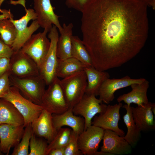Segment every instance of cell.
<instances>
[{
	"instance_id": "6da1fadb",
	"label": "cell",
	"mask_w": 155,
	"mask_h": 155,
	"mask_svg": "<svg viewBox=\"0 0 155 155\" xmlns=\"http://www.w3.org/2000/svg\"><path fill=\"white\" fill-rule=\"evenodd\" d=\"M147 5L139 0H90L82 13V41L100 71L120 67L144 46Z\"/></svg>"
},
{
	"instance_id": "7a4b0ae2",
	"label": "cell",
	"mask_w": 155,
	"mask_h": 155,
	"mask_svg": "<svg viewBox=\"0 0 155 155\" xmlns=\"http://www.w3.org/2000/svg\"><path fill=\"white\" fill-rule=\"evenodd\" d=\"M15 2L24 7L26 13L19 20H14L13 18L10 19L14 24L17 33L16 37L11 46L14 51L20 49L33 33L40 27L36 20L37 16L34 10L26 8L25 0H19Z\"/></svg>"
},
{
	"instance_id": "3957f363",
	"label": "cell",
	"mask_w": 155,
	"mask_h": 155,
	"mask_svg": "<svg viewBox=\"0 0 155 155\" xmlns=\"http://www.w3.org/2000/svg\"><path fill=\"white\" fill-rule=\"evenodd\" d=\"M9 79L11 86L17 88L26 98L40 105L46 84L40 75L22 78L10 75Z\"/></svg>"
},
{
	"instance_id": "277c9868",
	"label": "cell",
	"mask_w": 155,
	"mask_h": 155,
	"mask_svg": "<svg viewBox=\"0 0 155 155\" xmlns=\"http://www.w3.org/2000/svg\"><path fill=\"white\" fill-rule=\"evenodd\" d=\"M12 104L22 116L25 127L31 123L40 115L43 109L22 95L16 87L11 86L8 90L1 97Z\"/></svg>"
},
{
	"instance_id": "5b68a950",
	"label": "cell",
	"mask_w": 155,
	"mask_h": 155,
	"mask_svg": "<svg viewBox=\"0 0 155 155\" xmlns=\"http://www.w3.org/2000/svg\"><path fill=\"white\" fill-rule=\"evenodd\" d=\"M60 84L69 108L82 99L85 93L87 85L86 75L84 70L63 78Z\"/></svg>"
},
{
	"instance_id": "8992f818",
	"label": "cell",
	"mask_w": 155,
	"mask_h": 155,
	"mask_svg": "<svg viewBox=\"0 0 155 155\" xmlns=\"http://www.w3.org/2000/svg\"><path fill=\"white\" fill-rule=\"evenodd\" d=\"M60 80L57 77L48 85L40 105L43 109L52 114H61L69 108L61 86Z\"/></svg>"
},
{
	"instance_id": "52a82bcc",
	"label": "cell",
	"mask_w": 155,
	"mask_h": 155,
	"mask_svg": "<svg viewBox=\"0 0 155 155\" xmlns=\"http://www.w3.org/2000/svg\"><path fill=\"white\" fill-rule=\"evenodd\" d=\"M57 28L53 25L49 31L48 37L50 44L49 49L39 69L40 75L44 80L46 85H49L57 77L56 71L57 57L56 48L59 37Z\"/></svg>"
},
{
	"instance_id": "ba28073f",
	"label": "cell",
	"mask_w": 155,
	"mask_h": 155,
	"mask_svg": "<svg viewBox=\"0 0 155 155\" xmlns=\"http://www.w3.org/2000/svg\"><path fill=\"white\" fill-rule=\"evenodd\" d=\"M107 105L94 94L85 93L82 99L72 108L73 114L82 116L85 120L84 130L92 125V120L97 114L104 113Z\"/></svg>"
},
{
	"instance_id": "9c48e42d",
	"label": "cell",
	"mask_w": 155,
	"mask_h": 155,
	"mask_svg": "<svg viewBox=\"0 0 155 155\" xmlns=\"http://www.w3.org/2000/svg\"><path fill=\"white\" fill-rule=\"evenodd\" d=\"M49 31L44 29L42 32L33 34L21 49L35 62L39 69L49 48L50 41L46 37Z\"/></svg>"
},
{
	"instance_id": "30bf717a",
	"label": "cell",
	"mask_w": 155,
	"mask_h": 155,
	"mask_svg": "<svg viewBox=\"0 0 155 155\" xmlns=\"http://www.w3.org/2000/svg\"><path fill=\"white\" fill-rule=\"evenodd\" d=\"M9 71L10 75L20 78L40 75L36 63L21 49L14 51L10 58Z\"/></svg>"
},
{
	"instance_id": "8fae6325",
	"label": "cell",
	"mask_w": 155,
	"mask_h": 155,
	"mask_svg": "<svg viewBox=\"0 0 155 155\" xmlns=\"http://www.w3.org/2000/svg\"><path fill=\"white\" fill-rule=\"evenodd\" d=\"M104 130L91 125L78 135V144L82 155H96Z\"/></svg>"
},
{
	"instance_id": "7c38bea8",
	"label": "cell",
	"mask_w": 155,
	"mask_h": 155,
	"mask_svg": "<svg viewBox=\"0 0 155 155\" xmlns=\"http://www.w3.org/2000/svg\"><path fill=\"white\" fill-rule=\"evenodd\" d=\"M122 104L119 102L114 105H107L105 111L95 116L91 124L102 128L104 130H109L116 133L121 136L125 135L124 131L119 128L118 123L121 119L120 110Z\"/></svg>"
},
{
	"instance_id": "4fadbf2b",
	"label": "cell",
	"mask_w": 155,
	"mask_h": 155,
	"mask_svg": "<svg viewBox=\"0 0 155 155\" xmlns=\"http://www.w3.org/2000/svg\"><path fill=\"white\" fill-rule=\"evenodd\" d=\"M34 8L37 20L40 27L49 32L54 25L60 32L62 27L60 23L59 16L55 14L51 0H33Z\"/></svg>"
},
{
	"instance_id": "5bb4252c",
	"label": "cell",
	"mask_w": 155,
	"mask_h": 155,
	"mask_svg": "<svg viewBox=\"0 0 155 155\" xmlns=\"http://www.w3.org/2000/svg\"><path fill=\"white\" fill-rule=\"evenodd\" d=\"M146 80L144 78L132 79L128 75L120 79L107 78L104 82L99 90V99L103 102L108 104L115 98L114 93L117 90L134 84L141 83Z\"/></svg>"
},
{
	"instance_id": "9a60e30c",
	"label": "cell",
	"mask_w": 155,
	"mask_h": 155,
	"mask_svg": "<svg viewBox=\"0 0 155 155\" xmlns=\"http://www.w3.org/2000/svg\"><path fill=\"white\" fill-rule=\"evenodd\" d=\"M103 145L100 152L111 155H123L131 154L132 147L125 139L116 133L109 130H104L102 140Z\"/></svg>"
},
{
	"instance_id": "2e32d148",
	"label": "cell",
	"mask_w": 155,
	"mask_h": 155,
	"mask_svg": "<svg viewBox=\"0 0 155 155\" xmlns=\"http://www.w3.org/2000/svg\"><path fill=\"white\" fill-rule=\"evenodd\" d=\"M24 125H0V148L2 152L9 154L11 149L20 142L24 132Z\"/></svg>"
},
{
	"instance_id": "e0dca14e",
	"label": "cell",
	"mask_w": 155,
	"mask_h": 155,
	"mask_svg": "<svg viewBox=\"0 0 155 155\" xmlns=\"http://www.w3.org/2000/svg\"><path fill=\"white\" fill-rule=\"evenodd\" d=\"M33 133L45 139L48 144L56 135L57 130L53 124L52 114L43 109L39 116L31 123Z\"/></svg>"
},
{
	"instance_id": "ac0fdd59",
	"label": "cell",
	"mask_w": 155,
	"mask_h": 155,
	"mask_svg": "<svg viewBox=\"0 0 155 155\" xmlns=\"http://www.w3.org/2000/svg\"><path fill=\"white\" fill-rule=\"evenodd\" d=\"M154 103L150 102L141 106L131 107L135 123L141 131L154 130L155 123L152 111Z\"/></svg>"
},
{
	"instance_id": "d6986e66",
	"label": "cell",
	"mask_w": 155,
	"mask_h": 155,
	"mask_svg": "<svg viewBox=\"0 0 155 155\" xmlns=\"http://www.w3.org/2000/svg\"><path fill=\"white\" fill-rule=\"evenodd\" d=\"M52 118L54 126L57 130L63 126H68L79 135L84 130V119L74 115L72 108H69L61 114H52Z\"/></svg>"
},
{
	"instance_id": "ffe728a7",
	"label": "cell",
	"mask_w": 155,
	"mask_h": 155,
	"mask_svg": "<svg viewBox=\"0 0 155 155\" xmlns=\"http://www.w3.org/2000/svg\"><path fill=\"white\" fill-rule=\"evenodd\" d=\"M132 90L126 94L120 96L117 98L118 102L123 101L128 105L132 103L141 106L149 102L147 97V92L149 87V82L146 80L140 83H135L131 86Z\"/></svg>"
},
{
	"instance_id": "44dd1931",
	"label": "cell",
	"mask_w": 155,
	"mask_h": 155,
	"mask_svg": "<svg viewBox=\"0 0 155 155\" xmlns=\"http://www.w3.org/2000/svg\"><path fill=\"white\" fill-rule=\"evenodd\" d=\"M62 27L56 48L57 57L61 60L72 57V38L73 26L72 23L67 25L64 23Z\"/></svg>"
},
{
	"instance_id": "7402d4cb",
	"label": "cell",
	"mask_w": 155,
	"mask_h": 155,
	"mask_svg": "<svg viewBox=\"0 0 155 155\" xmlns=\"http://www.w3.org/2000/svg\"><path fill=\"white\" fill-rule=\"evenodd\" d=\"M84 70L87 80L85 93L98 96L102 85L105 80L110 78L109 74L106 71H98L93 66L85 67Z\"/></svg>"
},
{
	"instance_id": "603a6c76",
	"label": "cell",
	"mask_w": 155,
	"mask_h": 155,
	"mask_svg": "<svg viewBox=\"0 0 155 155\" xmlns=\"http://www.w3.org/2000/svg\"><path fill=\"white\" fill-rule=\"evenodd\" d=\"M8 124L15 125H24V118L11 102L0 98V125Z\"/></svg>"
},
{
	"instance_id": "cb8c5ba5",
	"label": "cell",
	"mask_w": 155,
	"mask_h": 155,
	"mask_svg": "<svg viewBox=\"0 0 155 155\" xmlns=\"http://www.w3.org/2000/svg\"><path fill=\"white\" fill-rule=\"evenodd\" d=\"M122 106L126 111L123 119L127 128V133L123 137L133 148L136 145L140 138L141 131L135 123L132 115L131 105L125 104Z\"/></svg>"
},
{
	"instance_id": "d4e9b609",
	"label": "cell",
	"mask_w": 155,
	"mask_h": 155,
	"mask_svg": "<svg viewBox=\"0 0 155 155\" xmlns=\"http://www.w3.org/2000/svg\"><path fill=\"white\" fill-rule=\"evenodd\" d=\"M85 67L81 62L72 57L63 60L57 58L56 76L64 78L84 70Z\"/></svg>"
},
{
	"instance_id": "484cf974",
	"label": "cell",
	"mask_w": 155,
	"mask_h": 155,
	"mask_svg": "<svg viewBox=\"0 0 155 155\" xmlns=\"http://www.w3.org/2000/svg\"><path fill=\"white\" fill-rule=\"evenodd\" d=\"M72 57L78 60L85 67L93 66L90 56L82 40L78 36L72 38Z\"/></svg>"
},
{
	"instance_id": "4316f807",
	"label": "cell",
	"mask_w": 155,
	"mask_h": 155,
	"mask_svg": "<svg viewBox=\"0 0 155 155\" xmlns=\"http://www.w3.org/2000/svg\"><path fill=\"white\" fill-rule=\"evenodd\" d=\"M16 28L10 19L0 20V35L1 38L6 44L11 46L17 36Z\"/></svg>"
},
{
	"instance_id": "83f0119b",
	"label": "cell",
	"mask_w": 155,
	"mask_h": 155,
	"mask_svg": "<svg viewBox=\"0 0 155 155\" xmlns=\"http://www.w3.org/2000/svg\"><path fill=\"white\" fill-rule=\"evenodd\" d=\"M72 129L68 128H61L59 129L55 136L48 144L46 151V155L52 149L65 148L70 138Z\"/></svg>"
},
{
	"instance_id": "f1b7e54d",
	"label": "cell",
	"mask_w": 155,
	"mask_h": 155,
	"mask_svg": "<svg viewBox=\"0 0 155 155\" xmlns=\"http://www.w3.org/2000/svg\"><path fill=\"white\" fill-rule=\"evenodd\" d=\"M33 132L31 123L25 127L22 137L18 144L14 147L11 155H29L30 140Z\"/></svg>"
},
{
	"instance_id": "f546056e",
	"label": "cell",
	"mask_w": 155,
	"mask_h": 155,
	"mask_svg": "<svg viewBox=\"0 0 155 155\" xmlns=\"http://www.w3.org/2000/svg\"><path fill=\"white\" fill-rule=\"evenodd\" d=\"M48 143L42 138L32 134L30 140L29 155H46Z\"/></svg>"
},
{
	"instance_id": "4dcf8cb0",
	"label": "cell",
	"mask_w": 155,
	"mask_h": 155,
	"mask_svg": "<svg viewBox=\"0 0 155 155\" xmlns=\"http://www.w3.org/2000/svg\"><path fill=\"white\" fill-rule=\"evenodd\" d=\"M78 135L72 130L69 141L65 147L64 155H82L78 147Z\"/></svg>"
},
{
	"instance_id": "1f68e13d",
	"label": "cell",
	"mask_w": 155,
	"mask_h": 155,
	"mask_svg": "<svg viewBox=\"0 0 155 155\" xmlns=\"http://www.w3.org/2000/svg\"><path fill=\"white\" fill-rule=\"evenodd\" d=\"M9 70L0 76V98L9 90L11 85Z\"/></svg>"
},
{
	"instance_id": "d6a6232c",
	"label": "cell",
	"mask_w": 155,
	"mask_h": 155,
	"mask_svg": "<svg viewBox=\"0 0 155 155\" xmlns=\"http://www.w3.org/2000/svg\"><path fill=\"white\" fill-rule=\"evenodd\" d=\"M90 0H65V4L69 8L81 12Z\"/></svg>"
},
{
	"instance_id": "836d02e7",
	"label": "cell",
	"mask_w": 155,
	"mask_h": 155,
	"mask_svg": "<svg viewBox=\"0 0 155 155\" xmlns=\"http://www.w3.org/2000/svg\"><path fill=\"white\" fill-rule=\"evenodd\" d=\"M14 51L11 46L8 45L0 38V57H6L10 58Z\"/></svg>"
},
{
	"instance_id": "e575fe53",
	"label": "cell",
	"mask_w": 155,
	"mask_h": 155,
	"mask_svg": "<svg viewBox=\"0 0 155 155\" xmlns=\"http://www.w3.org/2000/svg\"><path fill=\"white\" fill-rule=\"evenodd\" d=\"M10 64V58L0 57V76L9 70Z\"/></svg>"
},
{
	"instance_id": "d590c367",
	"label": "cell",
	"mask_w": 155,
	"mask_h": 155,
	"mask_svg": "<svg viewBox=\"0 0 155 155\" xmlns=\"http://www.w3.org/2000/svg\"><path fill=\"white\" fill-rule=\"evenodd\" d=\"M65 148H56L51 150L48 155H64Z\"/></svg>"
},
{
	"instance_id": "8d00e7d4",
	"label": "cell",
	"mask_w": 155,
	"mask_h": 155,
	"mask_svg": "<svg viewBox=\"0 0 155 155\" xmlns=\"http://www.w3.org/2000/svg\"><path fill=\"white\" fill-rule=\"evenodd\" d=\"M0 12L2 13L0 15V20L6 18L10 19L13 17V15L10 10L1 9Z\"/></svg>"
},
{
	"instance_id": "74e56055",
	"label": "cell",
	"mask_w": 155,
	"mask_h": 155,
	"mask_svg": "<svg viewBox=\"0 0 155 155\" xmlns=\"http://www.w3.org/2000/svg\"><path fill=\"white\" fill-rule=\"evenodd\" d=\"M145 4L147 6H151L154 9L155 7V0H139Z\"/></svg>"
},
{
	"instance_id": "f35d334b",
	"label": "cell",
	"mask_w": 155,
	"mask_h": 155,
	"mask_svg": "<svg viewBox=\"0 0 155 155\" xmlns=\"http://www.w3.org/2000/svg\"><path fill=\"white\" fill-rule=\"evenodd\" d=\"M5 0H0V10L1 9L0 8L1 6V5L3 3V2Z\"/></svg>"
},
{
	"instance_id": "ab89813d",
	"label": "cell",
	"mask_w": 155,
	"mask_h": 155,
	"mask_svg": "<svg viewBox=\"0 0 155 155\" xmlns=\"http://www.w3.org/2000/svg\"><path fill=\"white\" fill-rule=\"evenodd\" d=\"M3 154H4L1 152V150H0V155H3Z\"/></svg>"
},
{
	"instance_id": "60d3db41",
	"label": "cell",
	"mask_w": 155,
	"mask_h": 155,
	"mask_svg": "<svg viewBox=\"0 0 155 155\" xmlns=\"http://www.w3.org/2000/svg\"><path fill=\"white\" fill-rule=\"evenodd\" d=\"M1 38L0 35V38Z\"/></svg>"
}]
</instances>
